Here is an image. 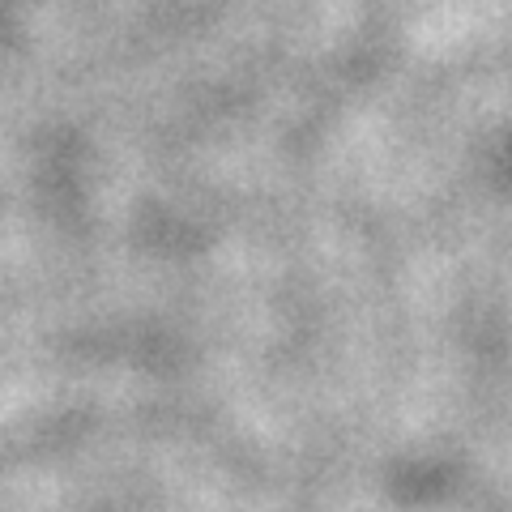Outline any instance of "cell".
Segmentation results:
<instances>
[]
</instances>
